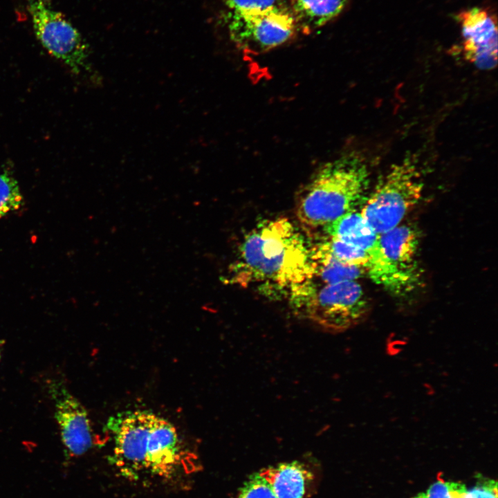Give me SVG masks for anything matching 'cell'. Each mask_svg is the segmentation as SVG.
I'll return each mask as SVG.
<instances>
[{"instance_id": "obj_16", "label": "cell", "mask_w": 498, "mask_h": 498, "mask_svg": "<svg viewBox=\"0 0 498 498\" xmlns=\"http://www.w3.org/2000/svg\"><path fill=\"white\" fill-rule=\"evenodd\" d=\"M314 246L342 263L365 268L368 254L363 250L330 237L321 238Z\"/></svg>"}, {"instance_id": "obj_9", "label": "cell", "mask_w": 498, "mask_h": 498, "mask_svg": "<svg viewBox=\"0 0 498 498\" xmlns=\"http://www.w3.org/2000/svg\"><path fill=\"white\" fill-rule=\"evenodd\" d=\"M456 18L461 28L465 57L480 69L495 68L497 61V20L486 9L473 8Z\"/></svg>"}, {"instance_id": "obj_19", "label": "cell", "mask_w": 498, "mask_h": 498, "mask_svg": "<svg viewBox=\"0 0 498 498\" xmlns=\"http://www.w3.org/2000/svg\"><path fill=\"white\" fill-rule=\"evenodd\" d=\"M239 498H277V497L269 484L256 473L245 483Z\"/></svg>"}, {"instance_id": "obj_7", "label": "cell", "mask_w": 498, "mask_h": 498, "mask_svg": "<svg viewBox=\"0 0 498 498\" xmlns=\"http://www.w3.org/2000/svg\"><path fill=\"white\" fill-rule=\"evenodd\" d=\"M297 23L282 6L248 14H231L230 35L246 51L260 53L286 42L293 35Z\"/></svg>"}, {"instance_id": "obj_3", "label": "cell", "mask_w": 498, "mask_h": 498, "mask_svg": "<svg viewBox=\"0 0 498 498\" xmlns=\"http://www.w3.org/2000/svg\"><path fill=\"white\" fill-rule=\"evenodd\" d=\"M295 313L331 333L344 332L363 322L371 307L356 281L313 282L289 298Z\"/></svg>"}, {"instance_id": "obj_15", "label": "cell", "mask_w": 498, "mask_h": 498, "mask_svg": "<svg viewBox=\"0 0 498 498\" xmlns=\"http://www.w3.org/2000/svg\"><path fill=\"white\" fill-rule=\"evenodd\" d=\"M311 259L313 268L312 282L318 284H334L347 281H356L365 268L342 263L311 246Z\"/></svg>"}, {"instance_id": "obj_17", "label": "cell", "mask_w": 498, "mask_h": 498, "mask_svg": "<svg viewBox=\"0 0 498 498\" xmlns=\"http://www.w3.org/2000/svg\"><path fill=\"white\" fill-rule=\"evenodd\" d=\"M22 196L17 181L7 172H0V218L18 209Z\"/></svg>"}, {"instance_id": "obj_20", "label": "cell", "mask_w": 498, "mask_h": 498, "mask_svg": "<svg viewBox=\"0 0 498 498\" xmlns=\"http://www.w3.org/2000/svg\"><path fill=\"white\" fill-rule=\"evenodd\" d=\"M231 14H248L282 6L279 0H227Z\"/></svg>"}, {"instance_id": "obj_11", "label": "cell", "mask_w": 498, "mask_h": 498, "mask_svg": "<svg viewBox=\"0 0 498 498\" xmlns=\"http://www.w3.org/2000/svg\"><path fill=\"white\" fill-rule=\"evenodd\" d=\"M182 446L176 427L153 414L147 440L145 470L160 477H170L181 460Z\"/></svg>"}, {"instance_id": "obj_23", "label": "cell", "mask_w": 498, "mask_h": 498, "mask_svg": "<svg viewBox=\"0 0 498 498\" xmlns=\"http://www.w3.org/2000/svg\"><path fill=\"white\" fill-rule=\"evenodd\" d=\"M4 341L0 340V359Z\"/></svg>"}, {"instance_id": "obj_18", "label": "cell", "mask_w": 498, "mask_h": 498, "mask_svg": "<svg viewBox=\"0 0 498 498\" xmlns=\"http://www.w3.org/2000/svg\"><path fill=\"white\" fill-rule=\"evenodd\" d=\"M466 489L462 483L448 481L439 477L425 493L427 498H459Z\"/></svg>"}, {"instance_id": "obj_12", "label": "cell", "mask_w": 498, "mask_h": 498, "mask_svg": "<svg viewBox=\"0 0 498 498\" xmlns=\"http://www.w3.org/2000/svg\"><path fill=\"white\" fill-rule=\"evenodd\" d=\"M258 474L269 484L277 498H304L306 483L312 477L297 461L266 468Z\"/></svg>"}, {"instance_id": "obj_21", "label": "cell", "mask_w": 498, "mask_h": 498, "mask_svg": "<svg viewBox=\"0 0 498 498\" xmlns=\"http://www.w3.org/2000/svg\"><path fill=\"white\" fill-rule=\"evenodd\" d=\"M459 498H497V482L483 478L469 490H465Z\"/></svg>"}, {"instance_id": "obj_22", "label": "cell", "mask_w": 498, "mask_h": 498, "mask_svg": "<svg viewBox=\"0 0 498 498\" xmlns=\"http://www.w3.org/2000/svg\"><path fill=\"white\" fill-rule=\"evenodd\" d=\"M413 498H427L425 492H421Z\"/></svg>"}, {"instance_id": "obj_4", "label": "cell", "mask_w": 498, "mask_h": 498, "mask_svg": "<svg viewBox=\"0 0 498 498\" xmlns=\"http://www.w3.org/2000/svg\"><path fill=\"white\" fill-rule=\"evenodd\" d=\"M418 250L416 231L409 225L400 223L378 234L367 252L365 273L374 282L394 295L408 293L421 282Z\"/></svg>"}, {"instance_id": "obj_10", "label": "cell", "mask_w": 498, "mask_h": 498, "mask_svg": "<svg viewBox=\"0 0 498 498\" xmlns=\"http://www.w3.org/2000/svg\"><path fill=\"white\" fill-rule=\"evenodd\" d=\"M55 418L66 454L77 457L85 454L93 441L88 414L82 403L59 382L51 387Z\"/></svg>"}, {"instance_id": "obj_6", "label": "cell", "mask_w": 498, "mask_h": 498, "mask_svg": "<svg viewBox=\"0 0 498 498\" xmlns=\"http://www.w3.org/2000/svg\"><path fill=\"white\" fill-rule=\"evenodd\" d=\"M35 33L42 46L76 75H86L100 85L102 77L89 61V46L77 29L46 0H28Z\"/></svg>"}, {"instance_id": "obj_14", "label": "cell", "mask_w": 498, "mask_h": 498, "mask_svg": "<svg viewBox=\"0 0 498 498\" xmlns=\"http://www.w3.org/2000/svg\"><path fill=\"white\" fill-rule=\"evenodd\" d=\"M347 0H290L297 24L307 28L321 27L337 17Z\"/></svg>"}, {"instance_id": "obj_8", "label": "cell", "mask_w": 498, "mask_h": 498, "mask_svg": "<svg viewBox=\"0 0 498 498\" xmlns=\"http://www.w3.org/2000/svg\"><path fill=\"white\" fill-rule=\"evenodd\" d=\"M152 412L136 410L111 416L107 427L113 439L111 462L123 476L136 479L145 470L147 440Z\"/></svg>"}, {"instance_id": "obj_1", "label": "cell", "mask_w": 498, "mask_h": 498, "mask_svg": "<svg viewBox=\"0 0 498 498\" xmlns=\"http://www.w3.org/2000/svg\"><path fill=\"white\" fill-rule=\"evenodd\" d=\"M311 246L293 223L285 217L265 220L243 238L229 270V281L288 299L313 279Z\"/></svg>"}, {"instance_id": "obj_2", "label": "cell", "mask_w": 498, "mask_h": 498, "mask_svg": "<svg viewBox=\"0 0 498 498\" xmlns=\"http://www.w3.org/2000/svg\"><path fill=\"white\" fill-rule=\"evenodd\" d=\"M369 174L359 155L349 153L322 165L299 192L295 212L309 233H321L355 210L368 190Z\"/></svg>"}, {"instance_id": "obj_13", "label": "cell", "mask_w": 498, "mask_h": 498, "mask_svg": "<svg viewBox=\"0 0 498 498\" xmlns=\"http://www.w3.org/2000/svg\"><path fill=\"white\" fill-rule=\"evenodd\" d=\"M360 212L353 210L324 228L321 238L338 239L368 252L375 243L377 237Z\"/></svg>"}, {"instance_id": "obj_5", "label": "cell", "mask_w": 498, "mask_h": 498, "mask_svg": "<svg viewBox=\"0 0 498 498\" xmlns=\"http://www.w3.org/2000/svg\"><path fill=\"white\" fill-rule=\"evenodd\" d=\"M423 185L415 160L405 158L381 176L360 212L376 233L388 231L419 203Z\"/></svg>"}]
</instances>
